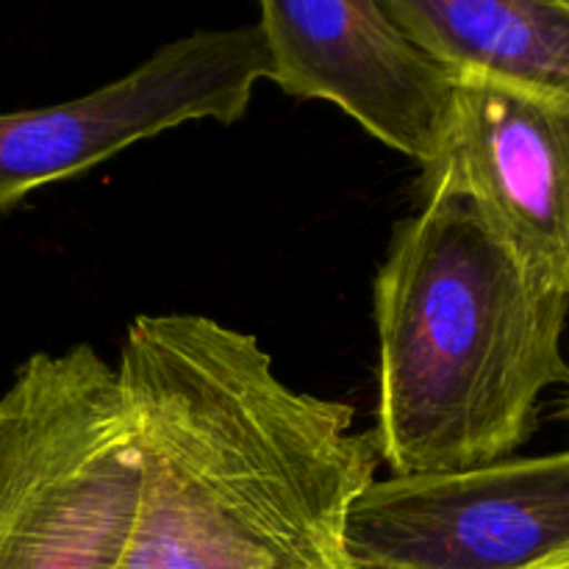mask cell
Listing matches in <instances>:
<instances>
[{"mask_svg":"<svg viewBox=\"0 0 569 569\" xmlns=\"http://www.w3.org/2000/svg\"><path fill=\"white\" fill-rule=\"evenodd\" d=\"M569 300L489 233L470 200L426 194L376 278L378 453L392 476L509 459L539 398L569 376Z\"/></svg>","mask_w":569,"mask_h":569,"instance_id":"cell-2","label":"cell"},{"mask_svg":"<svg viewBox=\"0 0 569 569\" xmlns=\"http://www.w3.org/2000/svg\"><path fill=\"white\" fill-rule=\"evenodd\" d=\"M270 81L300 100H326L387 148L437 161L453 76L403 37L381 0H256Z\"/></svg>","mask_w":569,"mask_h":569,"instance_id":"cell-7","label":"cell"},{"mask_svg":"<svg viewBox=\"0 0 569 569\" xmlns=\"http://www.w3.org/2000/svg\"><path fill=\"white\" fill-rule=\"evenodd\" d=\"M569 550V450L372 481L348 517L353 569H539Z\"/></svg>","mask_w":569,"mask_h":569,"instance_id":"cell-5","label":"cell"},{"mask_svg":"<svg viewBox=\"0 0 569 569\" xmlns=\"http://www.w3.org/2000/svg\"><path fill=\"white\" fill-rule=\"evenodd\" d=\"M270 56L259 26L194 31L128 76L59 106L0 114V211L178 126L242 120Z\"/></svg>","mask_w":569,"mask_h":569,"instance_id":"cell-4","label":"cell"},{"mask_svg":"<svg viewBox=\"0 0 569 569\" xmlns=\"http://www.w3.org/2000/svg\"><path fill=\"white\" fill-rule=\"evenodd\" d=\"M422 192L470 200L545 289L569 300V100L453 78L450 120Z\"/></svg>","mask_w":569,"mask_h":569,"instance_id":"cell-6","label":"cell"},{"mask_svg":"<svg viewBox=\"0 0 569 569\" xmlns=\"http://www.w3.org/2000/svg\"><path fill=\"white\" fill-rule=\"evenodd\" d=\"M539 569H569V550H567V553H561L559 559L548 561V565H545V567H539Z\"/></svg>","mask_w":569,"mask_h":569,"instance_id":"cell-9","label":"cell"},{"mask_svg":"<svg viewBox=\"0 0 569 569\" xmlns=\"http://www.w3.org/2000/svg\"><path fill=\"white\" fill-rule=\"evenodd\" d=\"M117 381L139 487L111 569H353L348 517L381 453L350 406L203 315L137 317Z\"/></svg>","mask_w":569,"mask_h":569,"instance_id":"cell-1","label":"cell"},{"mask_svg":"<svg viewBox=\"0 0 569 569\" xmlns=\"http://www.w3.org/2000/svg\"><path fill=\"white\" fill-rule=\"evenodd\" d=\"M137 487L117 367L33 353L0 395V569H111Z\"/></svg>","mask_w":569,"mask_h":569,"instance_id":"cell-3","label":"cell"},{"mask_svg":"<svg viewBox=\"0 0 569 569\" xmlns=\"http://www.w3.org/2000/svg\"><path fill=\"white\" fill-rule=\"evenodd\" d=\"M415 48L453 78L569 100V0H381Z\"/></svg>","mask_w":569,"mask_h":569,"instance_id":"cell-8","label":"cell"}]
</instances>
